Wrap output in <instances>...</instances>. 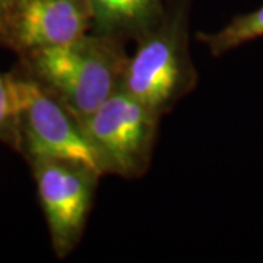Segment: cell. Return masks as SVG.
<instances>
[{
	"mask_svg": "<svg viewBox=\"0 0 263 263\" xmlns=\"http://www.w3.org/2000/svg\"><path fill=\"white\" fill-rule=\"evenodd\" d=\"M21 66L82 123L120 89L126 59L111 37L84 35L21 56Z\"/></svg>",
	"mask_w": 263,
	"mask_h": 263,
	"instance_id": "cell-1",
	"label": "cell"
},
{
	"mask_svg": "<svg viewBox=\"0 0 263 263\" xmlns=\"http://www.w3.org/2000/svg\"><path fill=\"white\" fill-rule=\"evenodd\" d=\"M19 130V152L27 160H62L82 164L103 176L81 122L21 66L10 73Z\"/></svg>",
	"mask_w": 263,
	"mask_h": 263,
	"instance_id": "cell-2",
	"label": "cell"
},
{
	"mask_svg": "<svg viewBox=\"0 0 263 263\" xmlns=\"http://www.w3.org/2000/svg\"><path fill=\"white\" fill-rule=\"evenodd\" d=\"M158 117L120 88L81 123L103 174H141L149 161Z\"/></svg>",
	"mask_w": 263,
	"mask_h": 263,
	"instance_id": "cell-3",
	"label": "cell"
},
{
	"mask_svg": "<svg viewBox=\"0 0 263 263\" xmlns=\"http://www.w3.org/2000/svg\"><path fill=\"white\" fill-rule=\"evenodd\" d=\"M29 164L53 249L59 257H65L84 233L92 205L95 180L100 176L72 161L35 160Z\"/></svg>",
	"mask_w": 263,
	"mask_h": 263,
	"instance_id": "cell-4",
	"label": "cell"
},
{
	"mask_svg": "<svg viewBox=\"0 0 263 263\" xmlns=\"http://www.w3.org/2000/svg\"><path fill=\"white\" fill-rule=\"evenodd\" d=\"M186 59L184 35L174 25L145 32L126 62L120 88L160 116L186 85Z\"/></svg>",
	"mask_w": 263,
	"mask_h": 263,
	"instance_id": "cell-5",
	"label": "cell"
},
{
	"mask_svg": "<svg viewBox=\"0 0 263 263\" xmlns=\"http://www.w3.org/2000/svg\"><path fill=\"white\" fill-rule=\"evenodd\" d=\"M91 24L92 12L88 0H19L3 46L24 56L76 41L86 35Z\"/></svg>",
	"mask_w": 263,
	"mask_h": 263,
	"instance_id": "cell-6",
	"label": "cell"
},
{
	"mask_svg": "<svg viewBox=\"0 0 263 263\" xmlns=\"http://www.w3.org/2000/svg\"><path fill=\"white\" fill-rule=\"evenodd\" d=\"M100 35H143L155 21L161 0H88Z\"/></svg>",
	"mask_w": 263,
	"mask_h": 263,
	"instance_id": "cell-7",
	"label": "cell"
},
{
	"mask_svg": "<svg viewBox=\"0 0 263 263\" xmlns=\"http://www.w3.org/2000/svg\"><path fill=\"white\" fill-rule=\"evenodd\" d=\"M263 37V5L256 10L235 16L227 27L215 34H202L214 56H221L233 48L240 47L249 41Z\"/></svg>",
	"mask_w": 263,
	"mask_h": 263,
	"instance_id": "cell-8",
	"label": "cell"
},
{
	"mask_svg": "<svg viewBox=\"0 0 263 263\" xmlns=\"http://www.w3.org/2000/svg\"><path fill=\"white\" fill-rule=\"evenodd\" d=\"M0 142L19 152L16 103L10 73L0 72Z\"/></svg>",
	"mask_w": 263,
	"mask_h": 263,
	"instance_id": "cell-9",
	"label": "cell"
},
{
	"mask_svg": "<svg viewBox=\"0 0 263 263\" xmlns=\"http://www.w3.org/2000/svg\"><path fill=\"white\" fill-rule=\"evenodd\" d=\"M19 0H0V46H3V38L6 34V28L9 25L12 13L16 8Z\"/></svg>",
	"mask_w": 263,
	"mask_h": 263,
	"instance_id": "cell-10",
	"label": "cell"
}]
</instances>
